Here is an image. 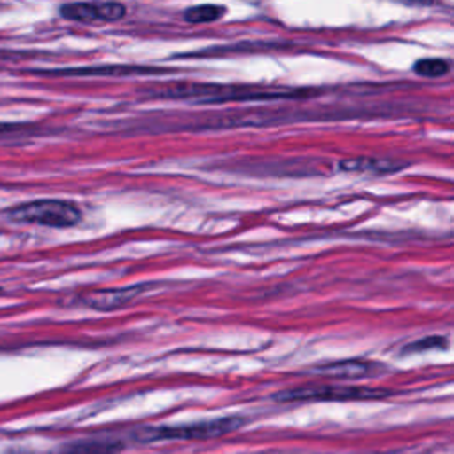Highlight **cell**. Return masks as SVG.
<instances>
[{
    "label": "cell",
    "instance_id": "13",
    "mask_svg": "<svg viewBox=\"0 0 454 454\" xmlns=\"http://www.w3.org/2000/svg\"><path fill=\"white\" fill-rule=\"evenodd\" d=\"M440 348H447V339L442 335H429L424 339H419L411 344H408L404 348V351H411V353H419V351H426V349H440Z\"/></svg>",
    "mask_w": 454,
    "mask_h": 454
},
{
    "label": "cell",
    "instance_id": "12",
    "mask_svg": "<svg viewBox=\"0 0 454 454\" xmlns=\"http://www.w3.org/2000/svg\"><path fill=\"white\" fill-rule=\"evenodd\" d=\"M223 14H225V7L213 5V4H204V5L188 7L183 12V18L188 23H209V21L220 20Z\"/></svg>",
    "mask_w": 454,
    "mask_h": 454
},
{
    "label": "cell",
    "instance_id": "14",
    "mask_svg": "<svg viewBox=\"0 0 454 454\" xmlns=\"http://www.w3.org/2000/svg\"><path fill=\"white\" fill-rule=\"evenodd\" d=\"M16 128H20V126H16V124H5V122H0V133L12 131V129H16Z\"/></svg>",
    "mask_w": 454,
    "mask_h": 454
},
{
    "label": "cell",
    "instance_id": "5",
    "mask_svg": "<svg viewBox=\"0 0 454 454\" xmlns=\"http://www.w3.org/2000/svg\"><path fill=\"white\" fill-rule=\"evenodd\" d=\"M60 16L73 21H117L124 18L126 7L119 2H90V4H66Z\"/></svg>",
    "mask_w": 454,
    "mask_h": 454
},
{
    "label": "cell",
    "instance_id": "11",
    "mask_svg": "<svg viewBox=\"0 0 454 454\" xmlns=\"http://www.w3.org/2000/svg\"><path fill=\"white\" fill-rule=\"evenodd\" d=\"M450 71V60L442 59V57H426L419 59L413 64V73L424 78H440L445 76Z\"/></svg>",
    "mask_w": 454,
    "mask_h": 454
},
{
    "label": "cell",
    "instance_id": "3",
    "mask_svg": "<svg viewBox=\"0 0 454 454\" xmlns=\"http://www.w3.org/2000/svg\"><path fill=\"white\" fill-rule=\"evenodd\" d=\"M388 388H372L360 385H303L280 390L273 395L278 403H319V401H378L392 395Z\"/></svg>",
    "mask_w": 454,
    "mask_h": 454
},
{
    "label": "cell",
    "instance_id": "8",
    "mask_svg": "<svg viewBox=\"0 0 454 454\" xmlns=\"http://www.w3.org/2000/svg\"><path fill=\"white\" fill-rule=\"evenodd\" d=\"M158 74L165 69H154L145 66H96V67H74V69H53L44 74L51 76H133V74Z\"/></svg>",
    "mask_w": 454,
    "mask_h": 454
},
{
    "label": "cell",
    "instance_id": "6",
    "mask_svg": "<svg viewBox=\"0 0 454 454\" xmlns=\"http://www.w3.org/2000/svg\"><path fill=\"white\" fill-rule=\"evenodd\" d=\"M145 289L147 286H142V284H135L129 287H117V289H94L82 294L80 301L90 309L108 312L131 303Z\"/></svg>",
    "mask_w": 454,
    "mask_h": 454
},
{
    "label": "cell",
    "instance_id": "4",
    "mask_svg": "<svg viewBox=\"0 0 454 454\" xmlns=\"http://www.w3.org/2000/svg\"><path fill=\"white\" fill-rule=\"evenodd\" d=\"M9 216L23 223H39L46 227H73L82 220L80 209L67 200L43 199L21 204L9 211Z\"/></svg>",
    "mask_w": 454,
    "mask_h": 454
},
{
    "label": "cell",
    "instance_id": "10",
    "mask_svg": "<svg viewBox=\"0 0 454 454\" xmlns=\"http://www.w3.org/2000/svg\"><path fill=\"white\" fill-rule=\"evenodd\" d=\"M339 167L344 172H364L372 176L394 174L404 167V163L395 160H381V158H355V160H342Z\"/></svg>",
    "mask_w": 454,
    "mask_h": 454
},
{
    "label": "cell",
    "instance_id": "2",
    "mask_svg": "<svg viewBox=\"0 0 454 454\" xmlns=\"http://www.w3.org/2000/svg\"><path fill=\"white\" fill-rule=\"evenodd\" d=\"M247 424L243 417H218L206 419L186 424H172V426H151L142 427L135 433V438L140 442H160V440H209L229 434L241 426Z\"/></svg>",
    "mask_w": 454,
    "mask_h": 454
},
{
    "label": "cell",
    "instance_id": "9",
    "mask_svg": "<svg viewBox=\"0 0 454 454\" xmlns=\"http://www.w3.org/2000/svg\"><path fill=\"white\" fill-rule=\"evenodd\" d=\"M385 367H381L376 362H365V360H342V362H333L326 364L321 367H316V374L323 376H332V378H344V380H358V378H367L381 372Z\"/></svg>",
    "mask_w": 454,
    "mask_h": 454
},
{
    "label": "cell",
    "instance_id": "7",
    "mask_svg": "<svg viewBox=\"0 0 454 454\" xmlns=\"http://www.w3.org/2000/svg\"><path fill=\"white\" fill-rule=\"evenodd\" d=\"M124 447V440L117 436H92L64 443L51 454H119Z\"/></svg>",
    "mask_w": 454,
    "mask_h": 454
},
{
    "label": "cell",
    "instance_id": "1",
    "mask_svg": "<svg viewBox=\"0 0 454 454\" xmlns=\"http://www.w3.org/2000/svg\"><path fill=\"white\" fill-rule=\"evenodd\" d=\"M296 89H268L250 85H218V83H179L156 89L151 94L158 98L197 99V101H248V99H286L305 94Z\"/></svg>",
    "mask_w": 454,
    "mask_h": 454
}]
</instances>
